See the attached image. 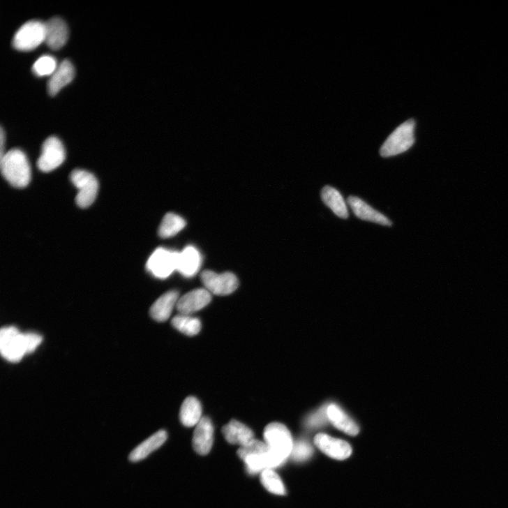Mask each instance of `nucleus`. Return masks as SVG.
I'll list each match as a JSON object with an SVG mask.
<instances>
[{
	"label": "nucleus",
	"mask_w": 508,
	"mask_h": 508,
	"mask_svg": "<svg viewBox=\"0 0 508 508\" xmlns=\"http://www.w3.org/2000/svg\"><path fill=\"white\" fill-rule=\"evenodd\" d=\"M0 158L2 174L12 186L24 188L29 184L31 167L27 157L22 151L13 149Z\"/></svg>",
	"instance_id": "nucleus-1"
},
{
	"label": "nucleus",
	"mask_w": 508,
	"mask_h": 508,
	"mask_svg": "<svg viewBox=\"0 0 508 508\" xmlns=\"http://www.w3.org/2000/svg\"><path fill=\"white\" fill-rule=\"evenodd\" d=\"M264 437L269 452L284 464L294 444L290 431L283 424L274 422L266 427Z\"/></svg>",
	"instance_id": "nucleus-2"
},
{
	"label": "nucleus",
	"mask_w": 508,
	"mask_h": 508,
	"mask_svg": "<svg viewBox=\"0 0 508 508\" xmlns=\"http://www.w3.org/2000/svg\"><path fill=\"white\" fill-rule=\"evenodd\" d=\"M415 121L411 119L400 125L380 149V156L392 157L409 150L414 144Z\"/></svg>",
	"instance_id": "nucleus-3"
},
{
	"label": "nucleus",
	"mask_w": 508,
	"mask_h": 508,
	"mask_svg": "<svg viewBox=\"0 0 508 508\" xmlns=\"http://www.w3.org/2000/svg\"><path fill=\"white\" fill-rule=\"evenodd\" d=\"M237 454L244 462L250 475H257L270 470L269 448L265 442L254 439L246 446L240 447Z\"/></svg>",
	"instance_id": "nucleus-4"
},
{
	"label": "nucleus",
	"mask_w": 508,
	"mask_h": 508,
	"mask_svg": "<svg viewBox=\"0 0 508 508\" xmlns=\"http://www.w3.org/2000/svg\"><path fill=\"white\" fill-rule=\"evenodd\" d=\"M0 351L10 362H19L29 354L26 335L16 327H4L0 331Z\"/></svg>",
	"instance_id": "nucleus-5"
},
{
	"label": "nucleus",
	"mask_w": 508,
	"mask_h": 508,
	"mask_svg": "<svg viewBox=\"0 0 508 508\" xmlns=\"http://www.w3.org/2000/svg\"><path fill=\"white\" fill-rule=\"evenodd\" d=\"M70 179L78 189L76 197L77 205L82 209L88 208L95 202L98 192V182L91 172L83 170H75Z\"/></svg>",
	"instance_id": "nucleus-6"
},
{
	"label": "nucleus",
	"mask_w": 508,
	"mask_h": 508,
	"mask_svg": "<svg viewBox=\"0 0 508 508\" xmlns=\"http://www.w3.org/2000/svg\"><path fill=\"white\" fill-rule=\"evenodd\" d=\"M45 41V23L32 20L24 24L13 38V46L20 51H31Z\"/></svg>",
	"instance_id": "nucleus-7"
},
{
	"label": "nucleus",
	"mask_w": 508,
	"mask_h": 508,
	"mask_svg": "<svg viewBox=\"0 0 508 508\" xmlns=\"http://www.w3.org/2000/svg\"><path fill=\"white\" fill-rule=\"evenodd\" d=\"M179 252L158 248L149 257L147 268L156 278L165 279L177 270Z\"/></svg>",
	"instance_id": "nucleus-8"
},
{
	"label": "nucleus",
	"mask_w": 508,
	"mask_h": 508,
	"mask_svg": "<svg viewBox=\"0 0 508 508\" xmlns=\"http://www.w3.org/2000/svg\"><path fill=\"white\" fill-rule=\"evenodd\" d=\"M201 279L205 289L211 294L225 296L233 293L239 286L237 276L232 273L221 274L207 270L202 272Z\"/></svg>",
	"instance_id": "nucleus-9"
},
{
	"label": "nucleus",
	"mask_w": 508,
	"mask_h": 508,
	"mask_svg": "<svg viewBox=\"0 0 508 508\" xmlns=\"http://www.w3.org/2000/svg\"><path fill=\"white\" fill-rule=\"evenodd\" d=\"M66 157V150L61 141L55 137H50L43 143L37 165L41 171L49 172L59 167Z\"/></svg>",
	"instance_id": "nucleus-10"
},
{
	"label": "nucleus",
	"mask_w": 508,
	"mask_h": 508,
	"mask_svg": "<svg viewBox=\"0 0 508 508\" xmlns=\"http://www.w3.org/2000/svg\"><path fill=\"white\" fill-rule=\"evenodd\" d=\"M314 443L315 447L327 456L339 461L348 458L352 452L348 442L325 433L316 435L314 438Z\"/></svg>",
	"instance_id": "nucleus-11"
},
{
	"label": "nucleus",
	"mask_w": 508,
	"mask_h": 508,
	"mask_svg": "<svg viewBox=\"0 0 508 508\" xmlns=\"http://www.w3.org/2000/svg\"><path fill=\"white\" fill-rule=\"evenodd\" d=\"M211 299V294L207 289H196L179 299L177 309L179 314L190 315L206 307Z\"/></svg>",
	"instance_id": "nucleus-12"
},
{
	"label": "nucleus",
	"mask_w": 508,
	"mask_h": 508,
	"mask_svg": "<svg viewBox=\"0 0 508 508\" xmlns=\"http://www.w3.org/2000/svg\"><path fill=\"white\" fill-rule=\"evenodd\" d=\"M214 428L211 420L204 417L197 425L193 443L195 451L201 456L209 454L213 447Z\"/></svg>",
	"instance_id": "nucleus-13"
},
{
	"label": "nucleus",
	"mask_w": 508,
	"mask_h": 508,
	"mask_svg": "<svg viewBox=\"0 0 508 508\" xmlns=\"http://www.w3.org/2000/svg\"><path fill=\"white\" fill-rule=\"evenodd\" d=\"M202 263V258L199 250L193 246H188L179 252L177 271L184 277H193L199 272Z\"/></svg>",
	"instance_id": "nucleus-14"
},
{
	"label": "nucleus",
	"mask_w": 508,
	"mask_h": 508,
	"mask_svg": "<svg viewBox=\"0 0 508 508\" xmlns=\"http://www.w3.org/2000/svg\"><path fill=\"white\" fill-rule=\"evenodd\" d=\"M69 38L67 24L59 17L45 23V43L52 50H59L65 45Z\"/></svg>",
	"instance_id": "nucleus-15"
},
{
	"label": "nucleus",
	"mask_w": 508,
	"mask_h": 508,
	"mask_svg": "<svg viewBox=\"0 0 508 508\" xmlns=\"http://www.w3.org/2000/svg\"><path fill=\"white\" fill-rule=\"evenodd\" d=\"M354 215L361 220L375 223L381 225L391 226L392 222L384 214L375 211L362 200L357 197H350L348 199Z\"/></svg>",
	"instance_id": "nucleus-16"
},
{
	"label": "nucleus",
	"mask_w": 508,
	"mask_h": 508,
	"mask_svg": "<svg viewBox=\"0 0 508 508\" xmlns=\"http://www.w3.org/2000/svg\"><path fill=\"white\" fill-rule=\"evenodd\" d=\"M75 68L72 62L64 60L51 76L47 84V91L50 96L57 95L59 91L70 84L75 77Z\"/></svg>",
	"instance_id": "nucleus-17"
},
{
	"label": "nucleus",
	"mask_w": 508,
	"mask_h": 508,
	"mask_svg": "<svg viewBox=\"0 0 508 508\" xmlns=\"http://www.w3.org/2000/svg\"><path fill=\"white\" fill-rule=\"evenodd\" d=\"M225 440L230 444H239L241 447L251 442L254 438V433L251 428L244 424L231 420L222 429Z\"/></svg>",
	"instance_id": "nucleus-18"
},
{
	"label": "nucleus",
	"mask_w": 508,
	"mask_h": 508,
	"mask_svg": "<svg viewBox=\"0 0 508 508\" xmlns=\"http://www.w3.org/2000/svg\"><path fill=\"white\" fill-rule=\"evenodd\" d=\"M179 300V293L175 290L169 291L159 297L152 305L150 314L153 319L159 322H166L170 317Z\"/></svg>",
	"instance_id": "nucleus-19"
},
{
	"label": "nucleus",
	"mask_w": 508,
	"mask_h": 508,
	"mask_svg": "<svg viewBox=\"0 0 508 508\" xmlns=\"http://www.w3.org/2000/svg\"><path fill=\"white\" fill-rule=\"evenodd\" d=\"M167 434L165 431L160 430L142 442L133 451L129 456L131 462H140L147 458L152 452L159 449L166 441Z\"/></svg>",
	"instance_id": "nucleus-20"
},
{
	"label": "nucleus",
	"mask_w": 508,
	"mask_h": 508,
	"mask_svg": "<svg viewBox=\"0 0 508 508\" xmlns=\"http://www.w3.org/2000/svg\"><path fill=\"white\" fill-rule=\"evenodd\" d=\"M327 413L329 420L339 430L350 435L359 433L358 426L336 404L328 405Z\"/></svg>",
	"instance_id": "nucleus-21"
},
{
	"label": "nucleus",
	"mask_w": 508,
	"mask_h": 508,
	"mask_svg": "<svg viewBox=\"0 0 508 508\" xmlns=\"http://www.w3.org/2000/svg\"><path fill=\"white\" fill-rule=\"evenodd\" d=\"M202 408L200 402L195 397H188L182 403L179 419L186 427L197 426L202 419Z\"/></svg>",
	"instance_id": "nucleus-22"
},
{
	"label": "nucleus",
	"mask_w": 508,
	"mask_h": 508,
	"mask_svg": "<svg viewBox=\"0 0 508 508\" xmlns=\"http://www.w3.org/2000/svg\"><path fill=\"white\" fill-rule=\"evenodd\" d=\"M322 199L337 216L343 219L348 218L349 213L346 203L336 188L326 186L322 190Z\"/></svg>",
	"instance_id": "nucleus-23"
},
{
	"label": "nucleus",
	"mask_w": 508,
	"mask_h": 508,
	"mask_svg": "<svg viewBox=\"0 0 508 508\" xmlns=\"http://www.w3.org/2000/svg\"><path fill=\"white\" fill-rule=\"evenodd\" d=\"M172 325L179 332L188 336H195L202 329L200 320L190 315H177L172 320Z\"/></svg>",
	"instance_id": "nucleus-24"
},
{
	"label": "nucleus",
	"mask_w": 508,
	"mask_h": 508,
	"mask_svg": "<svg viewBox=\"0 0 508 508\" xmlns=\"http://www.w3.org/2000/svg\"><path fill=\"white\" fill-rule=\"evenodd\" d=\"M186 226L185 221L179 216L169 213L163 218L159 230V236L162 238H170L175 236Z\"/></svg>",
	"instance_id": "nucleus-25"
},
{
	"label": "nucleus",
	"mask_w": 508,
	"mask_h": 508,
	"mask_svg": "<svg viewBox=\"0 0 508 508\" xmlns=\"http://www.w3.org/2000/svg\"><path fill=\"white\" fill-rule=\"evenodd\" d=\"M261 481L269 492L279 495L286 493L284 484L281 477L273 470H266L262 472Z\"/></svg>",
	"instance_id": "nucleus-26"
},
{
	"label": "nucleus",
	"mask_w": 508,
	"mask_h": 508,
	"mask_svg": "<svg viewBox=\"0 0 508 508\" xmlns=\"http://www.w3.org/2000/svg\"><path fill=\"white\" fill-rule=\"evenodd\" d=\"M57 67L54 57L50 55H44L36 61L33 66V71L38 77L52 76Z\"/></svg>",
	"instance_id": "nucleus-27"
},
{
	"label": "nucleus",
	"mask_w": 508,
	"mask_h": 508,
	"mask_svg": "<svg viewBox=\"0 0 508 508\" xmlns=\"http://www.w3.org/2000/svg\"><path fill=\"white\" fill-rule=\"evenodd\" d=\"M313 454L311 444L304 440H299L294 443L290 456L297 462L308 460Z\"/></svg>",
	"instance_id": "nucleus-28"
},
{
	"label": "nucleus",
	"mask_w": 508,
	"mask_h": 508,
	"mask_svg": "<svg viewBox=\"0 0 508 508\" xmlns=\"http://www.w3.org/2000/svg\"><path fill=\"white\" fill-rule=\"evenodd\" d=\"M327 406H324L319 410L311 414L307 420L306 425L310 428L320 427L328 421Z\"/></svg>",
	"instance_id": "nucleus-29"
},
{
	"label": "nucleus",
	"mask_w": 508,
	"mask_h": 508,
	"mask_svg": "<svg viewBox=\"0 0 508 508\" xmlns=\"http://www.w3.org/2000/svg\"><path fill=\"white\" fill-rule=\"evenodd\" d=\"M6 140V134H5L4 130L2 127L1 134H0V144H0V148H1V151H0V153H1V157H3L5 154H4V147H5ZM1 157H0V158H1Z\"/></svg>",
	"instance_id": "nucleus-30"
}]
</instances>
